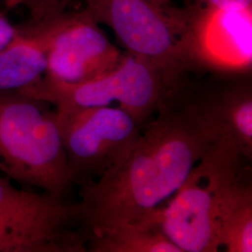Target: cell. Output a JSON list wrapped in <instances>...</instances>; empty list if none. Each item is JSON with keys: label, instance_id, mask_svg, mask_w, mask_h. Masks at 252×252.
<instances>
[{"label": "cell", "instance_id": "7a4b0ae2", "mask_svg": "<svg viewBox=\"0 0 252 252\" xmlns=\"http://www.w3.org/2000/svg\"><path fill=\"white\" fill-rule=\"evenodd\" d=\"M252 161L215 141L159 213L163 234L182 252H216L228 230L252 220Z\"/></svg>", "mask_w": 252, "mask_h": 252}, {"label": "cell", "instance_id": "52a82bcc", "mask_svg": "<svg viewBox=\"0 0 252 252\" xmlns=\"http://www.w3.org/2000/svg\"><path fill=\"white\" fill-rule=\"evenodd\" d=\"M56 113L70 180L81 187L116 168L141 133L142 126L119 108L56 110Z\"/></svg>", "mask_w": 252, "mask_h": 252}, {"label": "cell", "instance_id": "7c38bea8", "mask_svg": "<svg viewBox=\"0 0 252 252\" xmlns=\"http://www.w3.org/2000/svg\"><path fill=\"white\" fill-rule=\"evenodd\" d=\"M91 252H182L163 234L159 221L130 223L87 242Z\"/></svg>", "mask_w": 252, "mask_h": 252}, {"label": "cell", "instance_id": "4fadbf2b", "mask_svg": "<svg viewBox=\"0 0 252 252\" xmlns=\"http://www.w3.org/2000/svg\"><path fill=\"white\" fill-rule=\"evenodd\" d=\"M72 0H26L32 22H44L56 18L66 12Z\"/></svg>", "mask_w": 252, "mask_h": 252}, {"label": "cell", "instance_id": "ba28073f", "mask_svg": "<svg viewBox=\"0 0 252 252\" xmlns=\"http://www.w3.org/2000/svg\"><path fill=\"white\" fill-rule=\"evenodd\" d=\"M48 49L46 80L80 84L114 70L125 54L113 45L85 10L64 12L46 21Z\"/></svg>", "mask_w": 252, "mask_h": 252}, {"label": "cell", "instance_id": "5bb4252c", "mask_svg": "<svg viewBox=\"0 0 252 252\" xmlns=\"http://www.w3.org/2000/svg\"><path fill=\"white\" fill-rule=\"evenodd\" d=\"M187 8L193 13L221 8L252 7V0H185Z\"/></svg>", "mask_w": 252, "mask_h": 252}, {"label": "cell", "instance_id": "3957f363", "mask_svg": "<svg viewBox=\"0 0 252 252\" xmlns=\"http://www.w3.org/2000/svg\"><path fill=\"white\" fill-rule=\"evenodd\" d=\"M19 91L0 90V172L56 196L72 184L55 108Z\"/></svg>", "mask_w": 252, "mask_h": 252}, {"label": "cell", "instance_id": "5b68a950", "mask_svg": "<svg viewBox=\"0 0 252 252\" xmlns=\"http://www.w3.org/2000/svg\"><path fill=\"white\" fill-rule=\"evenodd\" d=\"M182 87L127 53L114 70L93 81L67 85L44 78L19 92L49 103L57 111L119 108L142 126Z\"/></svg>", "mask_w": 252, "mask_h": 252}, {"label": "cell", "instance_id": "8fae6325", "mask_svg": "<svg viewBox=\"0 0 252 252\" xmlns=\"http://www.w3.org/2000/svg\"><path fill=\"white\" fill-rule=\"evenodd\" d=\"M47 49L46 21L17 28L14 37L0 49V90H22L43 80Z\"/></svg>", "mask_w": 252, "mask_h": 252}, {"label": "cell", "instance_id": "9a60e30c", "mask_svg": "<svg viewBox=\"0 0 252 252\" xmlns=\"http://www.w3.org/2000/svg\"><path fill=\"white\" fill-rule=\"evenodd\" d=\"M17 32V28L13 27L7 18L0 13V49L14 37Z\"/></svg>", "mask_w": 252, "mask_h": 252}, {"label": "cell", "instance_id": "9c48e42d", "mask_svg": "<svg viewBox=\"0 0 252 252\" xmlns=\"http://www.w3.org/2000/svg\"><path fill=\"white\" fill-rule=\"evenodd\" d=\"M193 14L191 68L234 75L252 70V7L209 9Z\"/></svg>", "mask_w": 252, "mask_h": 252}, {"label": "cell", "instance_id": "e0dca14e", "mask_svg": "<svg viewBox=\"0 0 252 252\" xmlns=\"http://www.w3.org/2000/svg\"><path fill=\"white\" fill-rule=\"evenodd\" d=\"M150 1L160 4V5H169L171 2V0H150Z\"/></svg>", "mask_w": 252, "mask_h": 252}, {"label": "cell", "instance_id": "8992f818", "mask_svg": "<svg viewBox=\"0 0 252 252\" xmlns=\"http://www.w3.org/2000/svg\"><path fill=\"white\" fill-rule=\"evenodd\" d=\"M80 203L0 178V252H85Z\"/></svg>", "mask_w": 252, "mask_h": 252}, {"label": "cell", "instance_id": "6da1fadb", "mask_svg": "<svg viewBox=\"0 0 252 252\" xmlns=\"http://www.w3.org/2000/svg\"><path fill=\"white\" fill-rule=\"evenodd\" d=\"M142 126L126 159L100 180L81 186V220L88 240L156 216L215 142L181 95Z\"/></svg>", "mask_w": 252, "mask_h": 252}, {"label": "cell", "instance_id": "2e32d148", "mask_svg": "<svg viewBox=\"0 0 252 252\" xmlns=\"http://www.w3.org/2000/svg\"><path fill=\"white\" fill-rule=\"evenodd\" d=\"M3 2L9 8H16L22 5L25 6L26 0H3Z\"/></svg>", "mask_w": 252, "mask_h": 252}, {"label": "cell", "instance_id": "277c9868", "mask_svg": "<svg viewBox=\"0 0 252 252\" xmlns=\"http://www.w3.org/2000/svg\"><path fill=\"white\" fill-rule=\"evenodd\" d=\"M96 24L110 27L128 54L150 64L170 81L182 84L189 70L194 14L150 0H84Z\"/></svg>", "mask_w": 252, "mask_h": 252}, {"label": "cell", "instance_id": "30bf717a", "mask_svg": "<svg viewBox=\"0 0 252 252\" xmlns=\"http://www.w3.org/2000/svg\"><path fill=\"white\" fill-rule=\"evenodd\" d=\"M183 99L214 141H225L252 161V90L248 81L207 86Z\"/></svg>", "mask_w": 252, "mask_h": 252}]
</instances>
